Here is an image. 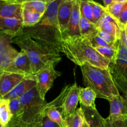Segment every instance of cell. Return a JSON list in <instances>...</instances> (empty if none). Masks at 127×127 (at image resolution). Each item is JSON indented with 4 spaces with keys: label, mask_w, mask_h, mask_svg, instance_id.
<instances>
[{
    "label": "cell",
    "mask_w": 127,
    "mask_h": 127,
    "mask_svg": "<svg viewBox=\"0 0 127 127\" xmlns=\"http://www.w3.org/2000/svg\"><path fill=\"white\" fill-rule=\"evenodd\" d=\"M95 49L105 58L109 63H115L118 57L119 41L116 43L108 47H97Z\"/></svg>",
    "instance_id": "603a6c76"
},
{
    "label": "cell",
    "mask_w": 127,
    "mask_h": 127,
    "mask_svg": "<svg viewBox=\"0 0 127 127\" xmlns=\"http://www.w3.org/2000/svg\"><path fill=\"white\" fill-rule=\"evenodd\" d=\"M22 2L19 0H0V17L22 21Z\"/></svg>",
    "instance_id": "8fae6325"
},
{
    "label": "cell",
    "mask_w": 127,
    "mask_h": 127,
    "mask_svg": "<svg viewBox=\"0 0 127 127\" xmlns=\"http://www.w3.org/2000/svg\"><path fill=\"white\" fill-rule=\"evenodd\" d=\"M105 127H127V120H112L104 119Z\"/></svg>",
    "instance_id": "e575fe53"
},
{
    "label": "cell",
    "mask_w": 127,
    "mask_h": 127,
    "mask_svg": "<svg viewBox=\"0 0 127 127\" xmlns=\"http://www.w3.org/2000/svg\"><path fill=\"white\" fill-rule=\"evenodd\" d=\"M113 79H114V82H115L118 89H124L127 90V82L121 81L118 80L115 78H113Z\"/></svg>",
    "instance_id": "f35d334b"
},
{
    "label": "cell",
    "mask_w": 127,
    "mask_h": 127,
    "mask_svg": "<svg viewBox=\"0 0 127 127\" xmlns=\"http://www.w3.org/2000/svg\"><path fill=\"white\" fill-rule=\"evenodd\" d=\"M42 127H60L57 124L50 120L47 117L43 116L42 118Z\"/></svg>",
    "instance_id": "8d00e7d4"
},
{
    "label": "cell",
    "mask_w": 127,
    "mask_h": 127,
    "mask_svg": "<svg viewBox=\"0 0 127 127\" xmlns=\"http://www.w3.org/2000/svg\"><path fill=\"white\" fill-rule=\"evenodd\" d=\"M3 71H4L3 70H2V69H0V79H1V75H2V73H3Z\"/></svg>",
    "instance_id": "b9f144b4"
},
{
    "label": "cell",
    "mask_w": 127,
    "mask_h": 127,
    "mask_svg": "<svg viewBox=\"0 0 127 127\" xmlns=\"http://www.w3.org/2000/svg\"><path fill=\"white\" fill-rule=\"evenodd\" d=\"M110 105V115L112 120H127V100L124 95L114 96L109 100Z\"/></svg>",
    "instance_id": "30bf717a"
},
{
    "label": "cell",
    "mask_w": 127,
    "mask_h": 127,
    "mask_svg": "<svg viewBox=\"0 0 127 127\" xmlns=\"http://www.w3.org/2000/svg\"><path fill=\"white\" fill-rule=\"evenodd\" d=\"M85 38H86L89 44L94 48L97 47H108L110 45L97 35V32Z\"/></svg>",
    "instance_id": "1f68e13d"
},
{
    "label": "cell",
    "mask_w": 127,
    "mask_h": 127,
    "mask_svg": "<svg viewBox=\"0 0 127 127\" xmlns=\"http://www.w3.org/2000/svg\"><path fill=\"white\" fill-rule=\"evenodd\" d=\"M36 86H37V81L35 75L28 76L24 79L22 82H21L18 85L16 86L9 93L2 97V98L7 100L19 98L25 93L35 88Z\"/></svg>",
    "instance_id": "5bb4252c"
},
{
    "label": "cell",
    "mask_w": 127,
    "mask_h": 127,
    "mask_svg": "<svg viewBox=\"0 0 127 127\" xmlns=\"http://www.w3.org/2000/svg\"><path fill=\"white\" fill-rule=\"evenodd\" d=\"M97 35L100 37L102 39L104 40L105 42H106L107 43L110 45L115 44V43H116L119 41V40L117 38H115V37H114V36L111 35L109 34V33H106V32L99 31V30H98Z\"/></svg>",
    "instance_id": "d590c367"
},
{
    "label": "cell",
    "mask_w": 127,
    "mask_h": 127,
    "mask_svg": "<svg viewBox=\"0 0 127 127\" xmlns=\"http://www.w3.org/2000/svg\"><path fill=\"white\" fill-rule=\"evenodd\" d=\"M12 38L4 32L0 33V69L6 71H9L19 53L11 46Z\"/></svg>",
    "instance_id": "8992f818"
},
{
    "label": "cell",
    "mask_w": 127,
    "mask_h": 127,
    "mask_svg": "<svg viewBox=\"0 0 127 127\" xmlns=\"http://www.w3.org/2000/svg\"><path fill=\"white\" fill-rule=\"evenodd\" d=\"M3 31H1V29H0V33H3Z\"/></svg>",
    "instance_id": "ee69618b"
},
{
    "label": "cell",
    "mask_w": 127,
    "mask_h": 127,
    "mask_svg": "<svg viewBox=\"0 0 127 127\" xmlns=\"http://www.w3.org/2000/svg\"><path fill=\"white\" fill-rule=\"evenodd\" d=\"M80 2V12L81 15L85 17L86 19L90 22L94 23L93 19V11L91 5L89 3V1H81Z\"/></svg>",
    "instance_id": "4dcf8cb0"
},
{
    "label": "cell",
    "mask_w": 127,
    "mask_h": 127,
    "mask_svg": "<svg viewBox=\"0 0 127 127\" xmlns=\"http://www.w3.org/2000/svg\"><path fill=\"white\" fill-rule=\"evenodd\" d=\"M66 127H83L85 116L81 108L77 109L75 112L65 119Z\"/></svg>",
    "instance_id": "4316f807"
},
{
    "label": "cell",
    "mask_w": 127,
    "mask_h": 127,
    "mask_svg": "<svg viewBox=\"0 0 127 127\" xmlns=\"http://www.w3.org/2000/svg\"><path fill=\"white\" fill-rule=\"evenodd\" d=\"M122 33L123 36H124V40H125V42L126 43V45L127 46V32L125 31V30L124 31H122Z\"/></svg>",
    "instance_id": "60d3db41"
},
{
    "label": "cell",
    "mask_w": 127,
    "mask_h": 127,
    "mask_svg": "<svg viewBox=\"0 0 127 127\" xmlns=\"http://www.w3.org/2000/svg\"><path fill=\"white\" fill-rule=\"evenodd\" d=\"M10 72L23 74L27 76H33L31 61L24 51L21 50L12 63Z\"/></svg>",
    "instance_id": "9a60e30c"
},
{
    "label": "cell",
    "mask_w": 127,
    "mask_h": 127,
    "mask_svg": "<svg viewBox=\"0 0 127 127\" xmlns=\"http://www.w3.org/2000/svg\"><path fill=\"white\" fill-rule=\"evenodd\" d=\"M83 82L96 94L97 97L110 100L113 97L120 95L109 69H102L85 64L80 66Z\"/></svg>",
    "instance_id": "3957f363"
},
{
    "label": "cell",
    "mask_w": 127,
    "mask_h": 127,
    "mask_svg": "<svg viewBox=\"0 0 127 127\" xmlns=\"http://www.w3.org/2000/svg\"><path fill=\"white\" fill-rule=\"evenodd\" d=\"M81 18L80 2L79 0H74L70 21L68 29L64 33L61 34V37H79V22Z\"/></svg>",
    "instance_id": "4fadbf2b"
},
{
    "label": "cell",
    "mask_w": 127,
    "mask_h": 127,
    "mask_svg": "<svg viewBox=\"0 0 127 127\" xmlns=\"http://www.w3.org/2000/svg\"><path fill=\"white\" fill-rule=\"evenodd\" d=\"M125 31H127V26H126V27H125Z\"/></svg>",
    "instance_id": "7bdbcfd3"
},
{
    "label": "cell",
    "mask_w": 127,
    "mask_h": 127,
    "mask_svg": "<svg viewBox=\"0 0 127 127\" xmlns=\"http://www.w3.org/2000/svg\"><path fill=\"white\" fill-rule=\"evenodd\" d=\"M11 43L17 45L31 61L33 74L50 65L58 64L61 60L60 45L33 35L22 32L12 38Z\"/></svg>",
    "instance_id": "6da1fadb"
},
{
    "label": "cell",
    "mask_w": 127,
    "mask_h": 127,
    "mask_svg": "<svg viewBox=\"0 0 127 127\" xmlns=\"http://www.w3.org/2000/svg\"><path fill=\"white\" fill-rule=\"evenodd\" d=\"M97 97L96 94L91 88L79 87V101L81 106L96 109L95 100Z\"/></svg>",
    "instance_id": "d6986e66"
},
{
    "label": "cell",
    "mask_w": 127,
    "mask_h": 127,
    "mask_svg": "<svg viewBox=\"0 0 127 127\" xmlns=\"http://www.w3.org/2000/svg\"><path fill=\"white\" fill-rule=\"evenodd\" d=\"M42 15L38 12L22 9V21L24 27H32L40 21Z\"/></svg>",
    "instance_id": "484cf974"
},
{
    "label": "cell",
    "mask_w": 127,
    "mask_h": 127,
    "mask_svg": "<svg viewBox=\"0 0 127 127\" xmlns=\"http://www.w3.org/2000/svg\"><path fill=\"white\" fill-rule=\"evenodd\" d=\"M114 0H104L103 1V3L105 5V7H107V6H110L113 3Z\"/></svg>",
    "instance_id": "ab89813d"
},
{
    "label": "cell",
    "mask_w": 127,
    "mask_h": 127,
    "mask_svg": "<svg viewBox=\"0 0 127 127\" xmlns=\"http://www.w3.org/2000/svg\"><path fill=\"white\" fill-rule=\"evenodd\" d=\"M85 116L86 120L90 127H105L104 119L100 115L96 109L81 106Z\"/></svg>",
    "instance_id": "44dd1931"
},
{
    "label": "cell",
    "mask_w": 127,
    "mask_h": 127,
    "mask_svg": "<svg viewBox=\"0 0 127 127\" xmlns=\"http://www.w3.org/2000/svg\"><path fill=\"white\" fill-rule=\"evenodd\" d=\"M9 108L12 114V119L7 127H12L21 122L24 110L19 98L9 100Z\"/></svg>",
    "instance_id": "ffe728a7"
},
{
    "label": "cell",
    "mask_w": 127,
    "mask_h": 127,
    "mask_svg": "<svg viewBox=\"0 0 127 127\" xmlns=\"http://www.w3.org/2000/svg\"><path fill=\"white\" fill-rule=\"evenodd\" d=\"M127 2V0H114L111 5L105 7L106 12L117 22V24L120 14Z\"/></svg>",
    "instance_id": "f1b7e54d"
},
{
    "label": "cell",
    "mask_w": 127,
    "mask_h": 127,
    "mask_svg": "<svg viewBox=\"0 0 127 127\" xmlns=\"http://www.w3.org/2000/svg\"><path fill=\"white\" fill-rule=\"evenodd\" d=\"M19 100L24 112L21 122L12 127L21 124H32L43 118V110L47 102L45 99L41 98L36 87L20 97Z\"/></svg>",
    "instance_id": "277c9868"
},
{
    "label": "cell",
    "mask_w": 127,
    "mask_h": 127,
    "mask_svg": "<svg viewBox=\"0 0 127 127\" xmlns=\"http://www.w3.org/2000/svg\"><path fill=\"white\" fill-rule=\"evenodd\" d=\"M43 116H46L55 123L58 124L60 127H66V121L62 116L60 112L56 107L48 103L46 105L43 112Z\"/></svg>",
    "instance_id": "7402d4cb"
},
{
    "label": "cell",
    "mask_w": 127,
    "mask_h": 127,
    "mask_svg": "<svg viewBox=\"0 0 127 127\" xmlns=\"http://www.w3.org/2000/svg\"><path fill=\"white\" fill-rule=\"evenodd\" d=\"M109 69L113 78L127 82V62L118 58L115 63H110Z\"/></svg>",
    "instance_id": "ac0fdd59"
},
{
    "label": "cell",
    "mask_w": 127,
    "mask_h": 127,
    "mask_svg": "<svg viewBox=\"0 0 127 127\" xmlns=\"http://www.w3.org/2000/svg\"><path fill=\"white\" fill-rule=\"evenodd\" d=\"M60 50L69 60L79 66L88 64L109 69V61L92 47L85 37H61Z\"/></svg>",
    "instance_id": "7a4b0ae2"
},
{
    "label": "cell",
    "mask_w": 127,
    "mask_h": 127,
    "mask_svg": "<svg viewBox=\"0 0 127 127\" xmlns=\"http://www.w3.org/2000/svg\"><path fill=\"white\" fill-rule=\"evenodd\" d=\"M12 119L9 100L0 97V127H7Z\"/></svg>",
    "instance_id": "d4e9b609"
},
{
    "label": "cell",
    "mask_w": 127,
    "mask_h": 127,
    "mask_svg": "<svg viewBox=\"0 0 127 127\" xmlns=\"http://www.w3.org/2000/svg\"><path fill=\"white\" fill-rule=\"evenodd\" d=\"M79 87L76 83L72 86L67 85L63 88L60 95L48 104L57 108L65 120L76 110L79 102Z\"/></svg>",
    "instance_id": "5b68a950"
},
{
    "label": "cell",
    "mask_w": 127,
    "mask_h": 127,
    "mask_svg": "<svg viewBox=\"0 0 127 127\" xmlns=\"http://www.w3.org/2000/svg\"><path fill=\"white\" fill-rule=\"evenodd\" d=\"M61 75L62 73L55 69L54 64L43 68L35 74L37 81L36 88L42 99H45L46 94L52 87L55 79Z\"/></svg>",
    "instance_id": "52a82bcc"
},
{
    "label": "cell",
    "mask_w": 127,
    "mask_h": 127,
    "mask_svg": "<svg viewBox=\"0 0 127 127\" xmlns=\"http://www.w3.org/2000/svg\"><path fill=\"white\" fill-rule=\"evenodd\" d=\"M117 58L127 62V46L122 32L121 37L119 40V52Z\"/></svg>",
    "instance_id": "d6a6232c"
},
{
    "label": "cell",
    "mask_w": 127,
    "mask_h": 127,
    "mask_svg": "<svg viewBox=\"0 0 127 127\" xmlns=\"http://www.w3.org/2000/svg\"><path fill=\"white\" fill-rule=\"evenodd\" d=\"M89 3L93 7V19H94V24L95 25L97 24L100 21L104 15L106 13L105 7L102 6L100 4L95 2L94 1H89Z\"/></svg>",
    "instance_id": "f546056e"
},
{
    "label": "cell",
    "mask_w": 127,
    "mask_h": 127,
    "mask_svg": "<svg viewBox=\"0 0 127 127\" xmlns=\"http://www.w3.org/2000/svg\"><path fill=\"white\" fill-rule=\"evenodd\" d=\"M119 26L121 31H124L127 24V2L125 3L118 21Z\"/></svg>",
    "instance_id": "836d02e7"
},
{
    "label": "cell",
    "mask_w": 127,
    "mask_h": 127,
    "mask_svg": "<svg viewBox=\"0 0 127 127\" xmlns=\"http://www.w3.org/2000/svg\"><path fill=\"white\" fill-rule=\"evenodd\" d=\"M24 27L23 22L21 20L11 17H0V29L13 38L22 33Z\"/></svg>",
    "instance_id": "2e32d148"
},
{
    "label": "cell",
    "mask_w": 127,
    "mask_h": 127,
    "mask_svg": "<svg viewBox=\"0 0 127 127\" xmlns=\"http://www.w3.org/2000/svg\"><path fill=\"white\" fill-rule=\"evenodd\" d=\"M98 29L106 32L119 40L121 37V29L117 22L106 12L99 23L97 24Z\"/></svg>",
    "instance_id": "e0dca14e"
},
{
    "label": "cell",
    "mask_w": 127,
    "mask_h": 127,
    "mask_svg": "<svg viewBox=\"0 0 127 127\" xmlns=\"http://www.w3.org/2000/svg\"><path fill=\"white\" fill-rule=\"evenodd\" d=\"M74 0H62L58 7V21L61 34L68 29L73 9Z\"/></svg>",
    "instance_id": "7c38bea8"
},
{
    "label": "cell",
    "mask_w": 127,
    "mask_h": 127,
    "mask_svg": "<svg viewBox=\"0 0 127 127\" xmlns=\"http://www.w3.org/2000/svg\"><path fill=\"white\" fill-rule=\"evenodd\" d=\"M27 77L23 74L4 71L0 79V97L6 95Z\"/></svg>",
    "instance_id": "9c48e42d"
},
{
    "label": "cell",
    "mask_w": 127,
    "mask_h": 127,
    "mask_svg": "<svg viewBox=\"0 0 127 127\" xmlns=\"http://www.w3.org/2000/svg\"><path fill=\"white\" fill-rule=\"evenodd\" d=\"M61 1L62 0H48L45 12L37 26L51 27L59 31L58 11Z\"/></svg>",
    "instance_id": "ba28073f"
},
{
    "label": "cell",
    "mask_w": 127,
    "mask_h": 127,
    "mask_svg": "<svg viewBox=\"0 0 127 127\" xmlns=\"http://www.w3.org/2000/svg\"><path fill=\"white\" fill-rule=\"evenodd\" d=\"M79 30L81 37H87L98 32V28L96 25L90 22L81 15L79 22Z\"/></svg>",
    "instance_id": "83f0119b"
},
{
    "label": "cell",
    "mask_w": 127,
    "mask_h": 127,
    "mask_svg": "<svg viewBox=\"0 0 127 127\" xmlns=\"http://www.w3.org/2000/svg\"><path fill=\"white\" fill-rule=\"evenodd\" d=\"M14 127H42V119L30 124H21Z\"/></svg>",
    "instance_id": "74e56055"
},
{
    "label": "cell",
    "mask_w": 127,
    "mask_h": 127,
    "mask_svg": "<svg viewBox=\"0 0 127 127\" xmlns=\"http://www.w3.org/2000/svg\"><path fill=\"white\" fill-rule=\"evenodd\" d=\"M48 0H29L22 1V9L38 12L43 16L47 9Z\"/></svg>",
    "instance_id": "cb8c5ba5"
}]
</instances>
